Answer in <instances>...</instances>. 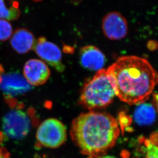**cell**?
<instances>
[{
  "instance_id": "obj_1",
  "label": "cell",
  "mask_w": 158,
  "mask_h": 158,
  "mask_svg": "<svg viewBox=\"0 0 158 158\" xmlns=\"http://www.w3.org/2000/svg\"><path fill=\"white\" fill-rule=\"evenodd\" d=\"M116 96L129 105L141 104L149 98L158 83V74L144 58L123 56L106 70Z\"/></svg>"
},
{
  "instance_id": "obj_2",
  "label": "cell",
  "mask_w": 158,
  "mask_h": 158,
  "mask_svg": "<svg viewBox=\"0 0 158 158\" xmlns=\"http://www.w3.org/2000/svg\"><path fill=\"white\" fill-rule=\"evenodd\" d=\"M120 134L118 122L105 113L90 111L80 114L72 122L70 135L80 152L98 158L116 144Z\"/></svg>"
},
{
  "instance_id": "obj_3",
  "label": "cell",
  "mask_w": 158,
  "mask_h": 158,
  "mask_svg": "<svg viewBox=\"0 0 158 158\" xmlns=\"http://www.w3.org/2000/svg\"><path fill=\"white\" fill-rule=\"evenodd\" d=\"M116 94L106 70H99L83 86L79 103L90 111L104 108L113 102Z\"/></svg>"
},
{
  "instance_id": "obj_4",
  "label": "cell",
  "mask_w": 158,
  "mask_h": 158,
  "mask_svg": "<svg viewBox=\"0 0 158 158\" xmlns=\"http://www.w3.org/2000/svg\"><path fill=\"white\" fill-rule=\"evenodd\" d=\"M36 139L42 146L50 148H59L67 139V130L60 120L49 118L40 125L36 133Z\"/></svg>"
},
{
  "instance_id": "obj_5",
  "label": "cell",
  "mask_w": 158,
  "mask_h": 158,
  "mask_svg": "<svg viewBox=\"0 0 158 158\" xmlns=\"http://www.w3.org/2000/svg\"><path fill=\"white\" fill-rule=\"evenodd\" d=\"M31 128V121L25 112L15 108L7 113L2 120L4 137L20 140L26 137Z\"/></svg>"
},
{
  "instance_id": "obj_6",
  "label": "cell",
  "mask_w": 158,
  "mask_h": 158,
  "mask_svg": "<svg viewBox=\"0 0 158 158\" xmlns=\"http://www.w3.org/2000/svg\"><path fill=\"white\" fill-rule=\"evenodd\" d=\"M31 87L24 77L18 73L3 74L0 81V89L3 92L5 99L12 106L13 99L29 90Z\"/></svg>"
},
{
  "instance_id": "obj_7",
  "label": "cell",
  "mask_w": 158,
  "mask_h": 158,
  "mask_svg": "<svg viewBox=\"0 0 158 158\" xmlns=\"http://www.w3.org/2000/svg\"><path fill=\"white\" fill-rule=\"evenodd\" d=\"M34 50L44 62L55 67L59 72L64 70L62 52L56 45L47 41L44 37H40L36 41Z\"/></svg>"
},
{
  "instance_id": "obj_8",
  "label": "cell",
  "mask_w": 158,
  "mask_h": 158,
  "mask_svg": "<svg viewBox=\"0 0 158 158\" xmlns=\"http://www.w3.org/2000/svg\"><path fill=\"white\" fill-rule=\"evenodd\" d=\"M102 28L104 35L111 40L124 38L128 31L127 20L117 11L110 12L104 17Z\"/></svg>"
},
{
  "instance_id": "obj_9",
  "label": "cell",
  "mask_w": 158,
  "mask_h": 158,
  "mask_svg": "<svg viewBox=\"0 0 158 158\" xmlns=\"http://www.w3.org/2000/svg\"><path fill=\"white\" fill-rule=\"evenodd\" d=\"M24 76L31 85L39 86L47 82L50 77L48 66L43 61L38 59H31L25 64L23 69Z\"/></svg>"
},
{
  "instance_id": "obj_10",
  "label": "cell",
  "mask_w": 158,
  "mask_h": 158,
  "mask_svg": "<svg viewBox=\"0 0 158 158\" xmlns=\"http://www.w3.org/2000/svg\"><path fill=\"white\" fill-rule=\"evenodd\" d=\"M81 65L88 70L99 71L105 64V56L98 48L93 45L82 47L79 53Z\"/></svg>"
},
{
  "instance_id": "obj_11",
  "label": "cell",
  "mask_w": 158,
  "mask_h": 158,
  "mask_svg": "<svg viewBox=\"0 0 158 158\" xmlns=\"http://www.w3.org/2000/svg\"><path fill=\"white\" fill-rule=\"evenodd\" d=\"M36 41L34 35L30 31L21 28L16 29L12 35L10 44L18 53L24 54L30 50H34Z\"/></svg>"
},
{
  "instance_id": "obj_12",
  "label": "cell",
  "mask_w": 158,
  "mask_h": 158,
  "mask_svg": "<svg viewBox=\"0 0 158 158\" xmlns=\"http://www.w3.org/2000/svg\"><path fill=\"white\" fill-rule=\"evenodd\" d=\"M0 0V19L15 21L20 17V9L17 0Z\"/></svg>"
},
{
  "instance_id": "obj_13",
  "label": "cell",
  "mask_w": 158,
  "mask_h": 158,
  "mask_svg": "<svg viewBox=\"0 0 158 158\" xmlns=\"http://www.w3.org/2000/svg\"><path fill=\"white\" fill-rule=\"evenodd\" d=\"M134 117L139 124H150L155 120V110L149 104H142L135 110Z\"/></svg>"
},
{
  "instance_id": "obj_14",
  "label": "cell",
  "mask_w": 158,
  "mask_h": 158,
  "mask_svg": "<svg viewBox=\"0 0 158 158\" xmlns=\"http://www.w3.org/2000/svg\"><path fill=\"white\" fill-rule=\"evenodd\" d=\"M12 25L7 20L0 19V41L9 39L12 35Z\"/></svg>"
},
{
  "instance_id": "obj_15",
  "label": "cell",
  "mask_w": 158,
  "mask_h": 158,
  "mask_svg": "<svg viewBox=\"0 0 158 158\" xmlns=\"http://www.w3.org/2000/svg\"><path fill=\"white\" fill-rule=\"evenodd\" d=\"M145 158H158V145L152 140L145 141Z\"/></svg>"
},
{
  "instance_id": "obj_16",
  "label": "cell",
  "mask_w": 158,
  "mask_h": 158,
  "mask_svg": "<svg viewBox=\"0 0 158 158\" xmlns=\"http://www.w3.org/2000/svg\"><path fill=\"white\" fill-rule=\"evenodd\" d=\"M4 140V137L2 132H0V158H10V154L6 148L2 146V143Z\"/></svg>"
},
{
  "instance_id": "obj_17",
  "label": "cell",
  "mask_w": 158,
  "mask_h": 158,
  "mask_svg": "<svg viewBox=\"0 0 158 158\" xmlns=\"http://www.w3.org/2000/svg\"><path fill=\"white\" fill-rule=\"evenodd\" d=\"M154 101H155V103L156 106V107H157V111L158 112V94H154Z\"/></svg>"
},
{
  "instance_id": "obj_18",
  "label": "cell",
  "mask_w": 158,
  "mask_h": 158,
  "mask_svg": "<svg viewBox=\"0 0 158 158\" xmlns=\"http://www.w3.org/2000/svg\"><path fill=\"white\" fill-rule=\"evenodd\" d=\"M98 158H117L116 157H114V156H110V155H104L103 156H101V157H98Z\"/></svg>"
},
{
  "instance_id": "obj_19",
  "label": "cell",
  "mask_w": 158,
  "mask_h": 158,
  "mask_svg": "<svg viewBox=\"0 0 158 158\" xmlns=\"http://www.w3.org/2000/svg\"><path fill=\"white\" fill-rule=\"evenodd\" d=\"M3 72H4V70H3V67L1 65H0V81L1 79L2 76L3 74Z\"/></svg>"
},
{
  "instance_id": "obj_20",
  "label": "cell",
  "mask_w": 158,
  "mask_h": 158,
  "mask_svg": "<svg viewBox=\"0 0 158 158\" xmlns=\"http://www.w3.org/2000/svg\"><path fill=\"white\" fill-rule=\"evenodd\" d=\"M32 1H34L35 2H40L42 1V0H32Z\"/></svg>"
},
{
  "instance_id": "obj_21",
  "label": "cell",
  "mask_w": 158,
  "mask_h": 158,
  "mask_svg": "<svg viewBox=\"0 0 158 158\" xmlns=\"http://www.w3.org/2000/svg\"><path fill=\"white\" fill-rule=\"evenodd\" d=\"M92 158V157H88V158Z\"/></svg>"
}]
</instances>
